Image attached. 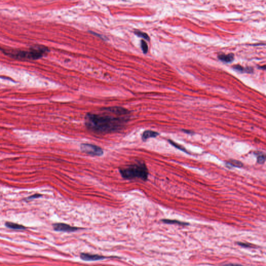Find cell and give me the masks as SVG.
Returning <instances> with one entry per match:
<instances>
[{
	"mask_svg": "<svg viewBox=\"0 0 266 266\" xmlns=\"http://www.w3.org/2000/svg\"><path fill=\"white\" fill-rule=\"evenodd\" d=\"M134 33L138 37L142 38L144 39L147 41H150V38H149V36L148 34H147L146 33H144V32H142L140 30H135L134 31Z\"/></svg>",
	"mask_w": 266,
	"mask_h": 266,
	"instance_id": "cell-12",
	"label": "cell"
},
{
	"mask_svg": "<svg viewBox=\"0 0 266 266\" xmlns=\"http://www.w3.org/2000/svg\"><path fill=\"white\" fill-rule=\"evenodd\" d=\"M80 149L82 152L91 156H102L104 154V151L100 147L91 144H82Z\"/></svg>",
	"mask_w": 266,
	"mask_h": 266,
	"instance_id": "cell-4",
	"label": "cell"
},
{
	"mask_svg": "<svg viewBox=\"0 0 266 266\" xmlns=\"http://www.w3.org/2000/svg\"><path fill=\"white\" fill-rule=\"evenodd\" d=\"M103 113H89L85 116V125L93 132L107 134L122 129L128 120L130 112L120 107L103 108Z\"/></svg>",
	"mask_w": 266,
	"mask_h": 266,
	"instance_id": "cell-1",
	"label": "cell"
},
{
	"mask_svg": "<svg viewBox=\"0 0 266 266\" xmlns=\"http://www.w3.org/2000/svg\"><path fill=\"white\" fill-rule=\"evenodd\" d=\"M163 222L165 223V224H178L179 225H182V226H187L189 224L187 222H182L177 220H170V219H163L162 220Z\"/></svg>",
	"mask_w": 266,
	"mask_h": 266,
	"instance_id": "cell-11",
	"label": "cell"
},
{
	"mask_svg": "<svg viewBox=\"0 0 266 266\" xmlns=\"http://www.w3.org/2000/svg\"><path fill=\"white\" fill-rule=\"evenodd\" d=\"M54 230L60 232H72L79 230V228L72 227L64 223H56L53 225Z\"/></svg>",
	"mask_w": 266,
	"mask_h": 266,
	"instance_id": "cell-5",
	"label": "cell"
},
{
	"mask_svg": "<svg viewBox=\"0 0 266 266\" xmlns=\"http://www.w3.org/2000/svg\"><path fill=\"white\" fill-rule=\"evenodd\" d=\"M182 131H183L184 132L186 133H187V134H192V133H193V134L194 133L193 132H192L191 130H182Z\"/></svg>",
	"mask_w": 266,
	"mask_h": 266,
	"instance_id": "cell-20",
	"label": "cell"
},
{
	"mask_svg": "<svg viewBox=\"0 0 266 266\" xmlns=\"http://www.w3.org/2000/svg\"><path fill=\"white\" fill-rule=\"evenodd\" d=\"M224 266H243L242 265L236 264H229L225 265Z\"/></svg>",
	"mask_w": 266,
	"mask_h": 266,
	"instance_id": "cell-19",
	"label": "cell"
},
{
	"mask_svg": "<svg viewBox=\"0 0 266 266\" xmlns=\"http://www.w3.org/2000/svg\"><path fill=\"white\" fill-rule=\"evenodd\" d=\"M226 166L228 168H231L232 167H236L241 168L243 166V164L242 162L236 160H230L229 161L227 162Z\"/></svg>",
	"mask_w": 266,
	"mask_h": 266,
	"instance_id": "cell-10",
	"label": "cell"
},
{
	"mask_svg": "<svg viewBox=\"0 0 266 266\" xmlns=\"http://www.w3.org/2000/svg\"><path fill=\"white\" fill-rule=\"evenodd\" d=\"M168 142H170V144L172 145L173 146L175 147V148H177L179 150H181V151H182L183 152H187L186 150L184 149L183 147L182 146H180L179 144H177V143L176 142H174L173 141L171 140H168Z\"/></svg>",
	"mask_w": 266,
	"mask_h": 266,
	"instance_id": "cell-15",
	"label": "cell"
},
{
	"mask_svg": "<svg viewBox=\"0 0 266 266\" xmlns=\"http://www.w3.org/2000/svg\"><path fill=\"white\" fill-rule=\"evenodd\" d=\"M234 69L240 71V72H246L248 73L253 72V69L252 68H243V67L241 66L240 65H235L233 66Z\"/></svg>",
	"mask_w": 266,
	"mask_h": 266,
	"instance_id": "cell-13",
	"label": "cell"
},
{
	"mask_svg": "<svg viewBox=\"0 0 266 266\" xmlns=\"http://www.w3.org/2000/svg\"><path fill=\"white\" fill-rule=\"evenodd\" d=\"M159 135V133L152 130H145L143 133L142 135V139L143 141H146L150 138H154Z\"/></svg>",
	"mask_w": 266,
	"mask_h": 266,
	"instance_id": "cell-7",
	"label": "cell"
},
{
	"mask_svg": "<svg viewBox=\"0 0 266 266\" xmlns=\"http://www.w3.org/2000/svg\"><path fill=\"white\" fill-rule=\"evenodd\" d=\"M119 171L122 177L127 179L139 178L147 180L149 175L146 165L143 162H139L126 168H122Z\"/></svg>",
	"mask_w": 266,
	"mask_h": 266,
	"instance_id": "cell-2",
	"label": "cell"
},
{
	"mask_svg": "<svg viewBox=\"0 0 266 266\" xmlns=\"http://www.w3.org/2000/svg\"><path fill=\"white\" fill-rule=\"evenodd\" d=\"M5 226L7 228L14 230H24L26 229V227L21 225L12 222H6Z\"/></svg>",
	"mask_w": 266,
	"mask_h": 266,
	"instance_id": "cell-9",
	"label": "cell"
},
{
	"mask_svg": "<svg viewBox=\"0 0 266 266\" xmlns=\"http://www.w3.org/2000/svg\"><path fill=\"white\" fill-rule=\"evenodd\" d=\"M48 52V48L44 46H36L28 51H16L14 53H9L13 57L18 58L38 59L44 56Z\"/></svg>",
	"mask_w": 266,
	"mask_h": 266,
	"instance_id": "cell-3",
	"label": "cell"
},
{
	"mask_svg": "<svg viewBox=\"0 0 266 266\" xmlns=\"http://www.w3.org/2000/svg\"><path fill=\"white\" fill-rule=\"evenodd\" d=\"M218 57L219 60L222 61L223 62H230L233 60L234 55L233 54H228V55L220 54L218 56Z\"/></svg>",
	"mask_w": 266,
	"mask_h": 266,
	"instance_id": "cell-8",
	"label": "cell"
},
{
	"mask_svg": "<svg viewBox=\"0 0 266 266\" xmlns=\"http://www.w3.org/2000/svg\"><path fill=\"white\" fill-rule=\"evenodd\" d=\"M80 258L82 260L86 262H90V261H97V260H104L106 257L101 256L99 255H93V254H85V253H82L80 255Z\"/></svg>",
	"mask_w": 266,
	"mask_h": 266,
	"instance_id": "cell-6",
	"label": "cell"
},
{
	"mask_svg": "<svg viewBox=\"0 0 266 266\" xmlns=\"http://www.w3.org/2000/svg\"><path fill=\"white\" fill-rule=\"evenodd\" d=\"M141 47H142L143 53L144 54H147L148 52V46L147 43L144 41V40H142L141 41Z\"/></svg>",
	"mask_w": 266,
	"mask_h": 266,
	"instance_id": "cell-16",
	"label": "cell"
},
{
	"mask_svg": "<svg viewBox=\"0 0 266 266\" xmlns=\"http://www.w3.org/2000/svg\"><path fill=\"white\" fill-rule=\"evenodd\" d=\"M238 244L239 245L242 246L243 247H253L250 244H247V243H243V242H238Z\"/></svg>",
	"mask_w": 266,
	"mask_h": 266,
	"instance_id": "cell-18",
	"label": "cell"
},
{
	"mask_svg": "<svg viewBox=\"0 0 266 266\" xmlns=\"http://www.w3.org/2000/svg\"><path fill=\"white\" fill-rule=\"evenodd\" d=\"M257 163L258 164H264L266 160V156L265 154L262 152H259L257 153Z\"/></svg>",
	"mask_w": 266,
	"mask_h": 266,
	"instance_id": "cell-14",
	"label": "cell"
},
{
	"mask_svg": "<svg viewBox=\"0 0 266 266\" xmlns=\"http://www.w3.org/2000/svg\"><path fill=\"white\" fill-rule=\"evenodd\" d=\"M41 196H42V195L39 194V193H38V194H34L33 195H32V196H31L29 197H28V198H27V200H33V199H35L39 198H40Z\"/></svg>",
	"mask_w": 266,
	"mask_h": 266,
	"instance_id": "cell-17",
	"label": "cell"
}]
</instances>
